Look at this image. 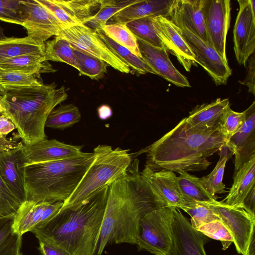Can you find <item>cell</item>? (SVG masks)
Here are the masks:
<instances>
[{
    "label": "cell",
    "instance_id": "cell-48",
    "mask_svg": "<svg viewBox=\"0 0 255 255\" xmlns=\"http://www.w3.org/2000/svg\"><path fill=\"white\" fill-rule=\"evenodd\" d=\"M16 128L13 123L3 115L0 116V137H6Z\"/></svg>",
    "mask_w": 255,
    "mask_h": 255
},
{
    "label": "cell",
    "instance_id": "cell-34",
    "mask_svg": "<svg viewBox=\"0 0 255 255\" xmlns=\"http://www.w3.org/2000/svg\"><path fill=\"white\" fill-rule=\"evenodd\" d=\"M81 118V113L75 105H62L50 112L46 121L45 127L64 129L79 122Z\"/></svg>",
    "mask_w": 255,
    "mask_h": 255
},
{
    "label": "cell",
    "instance_id": "cell-29",
    "mask_svg": "<svg viewBox=\"0 0 255 255\" xmlns=\"http://www.w3.org/2000/svg\"><path fill=\"white\" fill-rule=\"evenodd\" d=\"M99 36L109 47L111 50L133 72L138 74L151 73L155 74L152 69L142 58L134 55L128 48L120 45L109 38L102 29L95 30Z\"/></svg>",
    "mask_w": 255,
    "mask_h": 255
},
{
    "label": "cell",
    "instance_id": "cell-6",
    "mask_svg": "<svg viewBox=\"0 0 255 255\" xmlns=\"http://www.w3.org/2000/svg\"><path fill=\"white\" fill-rule=\"evenodd\" d=\"M128 151L120 147L113 149L107 145L96 147L93 150L94 161L60 209H78L102 188L124 176L131 162Z\"/></svg>",
    "mask_w": 255,
    "mask_h": 255
},
{
    "label": "cell",
    "instance_id": "cell-10",
    "mask_svg": "<svg viewBox=\"0 0 255 255\" xmlns=\"http://www.w3.org/2000/svg\"><path fill=\"white\" fill-rule=\"evenodd\" d=\"M24 27L27 36L42 44L57 36L65 28L54 15L37 0H20Z\"/></svg>",
    "mask_w": 255,
    "mask_h": 255
},
{
    "label": "cell",
    "instance_id": "cell-23",
    "mask_svg": "<svg viewBox=\"0 0 255 255\" xmlns=\"http://www.w3.org/2000/svg\"><path fill=\"white\" fill-rule=\"evenodd\" d=\"M173 2L174 0H138L119 11L110 20L112 23L127 24L147 16L168 18Z\"/></svg>",
    "mask_w": 255,
    "mask_h": 255
},
{
    "label": "cell",
    "instance_id": "cell-57",
    "mask_svg": "<svg viewBox=\"0 0 255 255\" xmlns=\"http://www.w3.org/2000/svg\"><path fill=\"white\" fill-rule=\"evenodd\" d=\"M2 151H3V150H0V153L1 152H2Z\"/></svg>",
    "mask_w": 255,
    "mask_h": 255
},
{
    "label": "cell",
    "instance_id": "cell-19",
    "mask_svg": "<svg viewBox=\"0 0 255 255\" xmlns=\"http://www.w3.org/2000/svg\"><path fill=\"white\" fill-rule=\"evenodd\" d=\"M168 18L178 27L186 28L210 45L205 23L203 0H174Z\"/></svg>",
    "mask_w": 255,
    "mask_h": 255
},
{
    "label": "cell",
    "instance_id": "cell-35",
    "mask_svg": "<svg viewBox=\"0 0 255 255\" xmlns=\"http://www.w3.org/2000/svg\"><path fill=\"white\" fill-rule=\"evenodd\" d=\"M73 49L80 75L95 80L105 76L108 66L105 61L78 49Z\"/></svg>",
    "mask_w": 255,
    "mask_h": 255
},
{
    "label": "cell",
    "instance_id": "cell-5",
    "mask_svg": "<svg viewBox=\"0 0 255 255\" xmlns=\"http://www.w3.org/2000/svg\"><path fill=\"white\" fill-rule=\"evenodd\" d=\"M95 159L93 152L61 160L24 166L27 200L64 202L72 194Z\"/></svg>",
    "mask_w": 255,
    "mask_h": 255
},
{
    "label": "cell",
    "instance_id": "cell-4",
    "mask_svg": "<svg viewBox=\"0 0 255 255\" xmlns=\"http://www.w3.org/2000/svg\"><path fill=\"white\" fill-rule=\"evenodd\" d=\"M55 82L38 86L5 88L0 101L2 114L14 124L23 144L46 138L45 123L50 112L68 97L66 88Z\"/></svg>",
    "mask_w": 255,
    "mask_h": 255
},
{
    "label": "cell",
    "instance_id": "cell-33",
    "mask_svg": "<svg viewBox=\"0 0 255 255\" xmlns=\"http://www.w3.org/2000/svg\"><path fill=\"white\" fill-rule=\"evenodd\" d=\"M138 0H100L98 11L87 22L85 25L94 30L102 29L109 20L125 7Z\"/></svg>",
    "mask_w": 255,
    "mask_h": 255
},
{
    "label": "cell",
    "instance_id": "cell-15",
    "mask_svg": "<svg viewBox=\"0 0 255 255\" xmlns=\"http://www.w3.org/2000/svg\"><path fill=\"white\" fill-rule=\"evenodd\" d=\"M238 11L233 30L234 49L240 65L246 66L255 50V14L250 0H238Z\"/></svg>",
    "mask_w": 255,
    "mask_h": 255
},
{
    "label": "cell",
    "instance_id": "cell-11",
    "mask_svg": "<svg viewBox=\"0 0 255 255\" xmlns=\"http://www.w3.org/2000/svg\"><path fill=\"white\" fill-rule=\"evenodd\" d=\"M230 0H203L206 31L211 46L227 63L226 38L231 19Z\"/></svg>",
    "mask_w": 255,
    "mask_h": 255
},
{
    "label": "cell",
    "instance_id": "cell-56",
    "mask_svg": "<svg viewBox=\"0 0 255 255\" xmlns=\"http://www.w3.org/2000/svg\"><path fill=\"white\" fill-rule=\"evenodd\" d=\"M18 255H22V254L20 253Z\"/></svg>",
    "mask_w": 255,
    "mask_h": 255
},
{
    "label": "cell",
    "instance_id": "cell-54",
    "mask_svg": "<svg viewBox=\"0 0 255 255\" xmlns=\"http://www.w3.org/2000/svg\"><path fill=\"white\" fill-rule=\"evenodd\" d=\"M5 92V89L0 85V97L3 96Z\"/></svg>",
    "mask_w": 255,
    "mask_h": 255
},
{
    "label": "cell",
    "instance_id": "cell-1",
    "mask_svg": "<svg viewBox=\"0 0 255 255\" xmlns=\"http://www.w3.org/2000/svg\"><path fill=\"white\" fill-rule=\"evenodd\" d=\"M166 205L150 192L140 176L138 160L130 170L109 185L96 253L110 244L136 245L139 223L148 212Z\"/></svg>",
    "mask_w": 255,
    "mask_h": 255
},
{
    "label": "cell",
    "instance_id": "cell-27",
    "mask_svg": "<svg viewBox=\"0 0 255 255\" xmlns=\"http://www.w3.org/2000/svg\"><path fill=\"white\" fill-rule=\"evenodd\" d=\"M0 68L27 74H41L56 70L45 59V55H25L0 62Z\"/></svg>",
    "mask_w": 255,
    "mask_h": 255
},
{
    "label": "cell",
    "instance_id": "cell-49",
    "mask_svg": "<svg viewBox=\"0 0 255 255\" xmlns=\"http://www.w3.org/2000/svg\"><path fill=\"white\" fill-rule=\"evenodd\" d=\"M243 208L252 217L255 218V187L246 197L244 202Z\"/></svg>",
    "mask_w": 255,
    "mask_h": 255
},
{
    "label": "cell",
    "instance_id": "cell-41",
    "mask_svg": "<svg viewBox=\"0 0 255 255\" xmlns=\"http://www.w3.org/2000/svg\"><path fill=\"white\" fill-rule=\"evenodd\" d=\"M245 120V111L237 112L232 110L230 106L228 107L219 123L220 128L226 137L227 144L241 128Z\"/></svg>",
    "mask_w": 255,
    "mask_h": 255
},
{
    "label": "cell",
    "instance_id": "cell-2",
    "mask_svg": "<svg viewBox=\"0 0 255 255\" xmlns=\"http://www.w3.org/2000/svg\"><path fill=\"white\" fill-rule=\"evenodd\" d=\"M226 144L219 124L210 128H197L185 118L146 148L145 166L153 171L177 173L205 170L211 164L208 158Z\"/></svg>",
    "mask_w": 255,
    "mask_h": 255
},
{
    "label": "cell",
    "instance_id": "cell-20",
    "mask_svg": "<svg viewBox=\"0 0 255 255\" xmlns=\"http://www.w3.org/2000/svg\"><path fill=\"white\" fill-rule=\"evenodd\" d=\"M245 112V123L226 145L235 155V173L255 156V102Z\"/></svg>",
    "mask_w": 255,
    "mask_h": 255
},
{
    "label": "cell",
    "instance_id": "cell-37",
    "mask_svg": "<svg viewBox=\"0 0 255 255\" xmlns=\"http://www.w3.org/2000/svg\"><path fill=\"white\" fill-rule=\"evenodd\" d=\"M152 17L147 16L136 19L126 25L136 38L153 46L165 48L154 28Z\"/></svg>",
    "mask_w": 255,
    "mask_h": 255
},
{
    "label": "cell",
    "instance_id": "cell-31",
    "mask_svg": "<svg viewBox=\"0 0 255 255\" xmlns=\"http://www.w3.org/2000/svg\"><path fill=\"white\" fill-rule=\"evenodd\" d=\"M177 182L185 198L191 202H208L218 197L211 195L202 185L200 178L187 172H178Z\"/></svg>",
    "mask_w": 255,
    "mask_h": 255
},
{
    "label": "cell",
    "instance_id": "cell-47",
    "mask_svg": "<svg viewBox=\"0 0 255 255\" xmlns=\"http://www.w3.org/2000/svg\"><path fill=\"white\" fill-rule=\"evenodd\" d=\"M38 248L42 255H72L62 249L40 241Z\"/></svg>",
    "mask_w": 255,
    "mask_h": 255
},
{
    "label": "cell",
    "instance_id": "cell-24",
    "mask_svg": "<svg viewBox=\"0 0 255 255\" xmlns=\"http://www.w3.org/2000/svg\"><path fill=\"white\" fill-rule=\"evenodd\" d=\"M255 156L245 163L234 174V182L223 201L227 205L243 208L244 201L255 187Z\"/></svg>",
    "mask_w": 255,
    "mask_h": 255
},
{
    "label": "cell",
    "instance_id": "cell-9",
    "mask_svg": "<svg viewBox=\"0 0 255 255\" xmlns=\"http://www.w3.org/2000/svg\"><path fill=\"white\" fill-rule=\"evenodd\" d=\"M207 207L216 214L230 231L236 250L245 255L251 241L255 238V218L244 208L230 206L223 201L196 202Z\"/></svg>",
    "mask_w": 255,
    "mask_h": 255
},
{
    "label": "cell",
    "instance_id": "cell-13",
    "mask_svg": "<svg viewBox=\"0 0 255 255\" xmlns=\"http://www.w3.org/2000/svg\"><path fill=\"white\" fill-rule=\"evenodd\" d=\"M181 34L200 64L210 75L217 85L226 84L232 70L228 63L209 44L183 26Z\"/></svg>",
    "mask_w": 255,
    "mask_h": 255
},
{
    "label": "cell",
    "instance_id": "cell-53",
    "mask_svg": "<svg viewBox=\"0 0 255 255\" xmlns=\"http://www.w3.org/2000/svg\"><path fill=\"white\" fill-rule=\"evenodd\" d=\"M6 37L3 33V29L0 25V40Z\"/></svg>",
    "mask_w": 255,
    "mask_h": 255
},
{
    "label": "cell",
    "instance_id": "cell-17",
    "mask_svg": "<svg viewBox=\"0 0 255 255\" xmlns=\"http://www.w3.org/2000/svg\"><path fill=\"white\" fill-rule=\"evenodd\" d=\"M154 28L164 48L177 58L185 70L189 72L196 59L181 34V29L168 18L152 17Z\"/></svg>",
    "mask_w": 255,
    "mask_h": 255
},
{
    "label": "cell",
    "instance_id": "cell-46",
    "mask_svg": "<svg viewBox=\"0 0 255 255\" xmlns=\"http://www.w3.org/2000/svg\"><path fill=\"white\" fill-rule=\"evenodd\" d=\"M255 53H254L248 59V66L247 74L245 80L242 82L240 81L241 84L247 86L249 89V92L254 95L255 94Z\"/></svg>",
    "mask_w": 255,
    "mask_h": 255
},
{
    "label": "cell",
    "instance_id": "cell-16",
    "mask_svg": "<svg viewBox=\"0 0 255 255\" xmlns=\"http://www.w3.org/2000/svg\"><path fill=\"white\" fill-rule=\"evenodd\" d=\"M82 146L67 144L55 139L46 138L21 148V161L24 166L66 159L79 155Z\"/></svg>",
    "mask_w": 255,
    "mask_h": 255
},
{
    "label": "cell",
    "instance_id": "cell-51",
    "mask_svg": "<svg viewBox=\"0 0 255 255\" xmlns=\"http://www.w3.org/2000/svg\"><path fill=\"white\" fill-rule=\"evenodd\" d=\"M99 117L102 120H106L112 115V111L111 107L106 105L101 106L98 109Z\"/></svg>",
    "mask_w": 255,
    "mask_h": 255
},
{
    "label": "cell",
    "instance_id": "cell-22",
    "mask_svg": "<svg viewBox=\"0 0 255 255\" xmlns=\"http://www.w3.org/2000/svg\"><path fill=\"white\" fill-rule=\"evenodd\" d=\"M21 148L0 153V177L12 193L22 203L27 198Z\"/></svg>",
    "mask_w": 255,
    "mask_h": 255
},
{
    "label": "cell",
    "instance_id": "cell-40",
    "mask_svg": "<svg viewBox=\"0 0 255 255\" xmlns=\"http://www.w3.org/2000/svg\"><path fill=\"white\" fill-rule=\"evenodd\" d=\"M196 230L208 238L220 241L223 250L227 249L233 243L231 234L220 219L203 225Z\"/></svg>",
    "mask_w": 255,
    "mask_h": 255
},
{
    "label": "cell",
    "instance_id": "cell-32",
    "mask_svg": "<svg viewBox=\"0 0 255 255\" xmlns=\"http://www.w3.org/2000/svg\"><path fill=\"white\" fill-rule=\"evenodd\" d=\"M45 57L46 61L64 62L78 69L73 47L67 40L59 36L45 43Z\"/></svg>",
    "mask_w": 255,
    "mask_h": 255
},
{
    "label": "cell",
    "instance_id": "cell-38",
    "mask_svg": "<svg viewBox=\"0 0 255 255\" xmlns=\"http://www.w3.org/2000/svg\"><path fill=\"white\" fill-rule=\"evenodd\" d=\"M221 153L220 158L212 171L208 175L200 178L203 187L213 196L218 197L216 194L227 192L223 182L224 171L228 156L225 151Z\"/></svg>",
    "mask_w": 255,
    "mask_h": 255
},
{
    "label": "cell",
    "instance_id": "cell-45",
    "mask_svg": "<svg viewBox=\"0 0 255 255\" xmlns=\"http://www.w3.org/2000/svg\"><path fill=\"white\" fill-rule=\"evenodd\" d=\"M37 1L50 11L54 16L66 27L79 25L69 16L55 1V0H37Z\"/></svg>",
    "mask_w": 255,
    "mask_h": 255
},
{
    "label": "cell",
    "instance_id": "cell-3",
    "mask_svg": "<svg viewBox=\"0 0 255 255\" xmlns=\"http://www.w3.org/2000/svg\"><path fill=\"white\" fill-rule=\"evenodd\" d=\"M106 186L76 210L60 209L32 232L39 241L72 255L97 252L108 192Z\"/></svg>",
    "mask_w": 255,
    "mask_h": 255
},
{
    "label": "cell",
    "instance_id": "cell-39",
    "mask_svg": "<svg viewBox=\"0 0 255 255\" xmlns=\"http://www.w3.org/2000/svg\"><path fill=\"white\" fill-rule=\"evenodd\" d=\"M41 74H27L0 68V85L4 88L43 85Z\"/></svg>",
    "mask_w": 255,
    "mask_h": 255
},
{
    "label": "cell",
    "instance_id": "cell-42",
    "mask_svg": "<svg viewBox=\"0 0 255 255\" xmlns=\"http://www.w3.org/2000/svg\"><path fill=\"white\" fill-rule=\"evenodd\" d=\"M191 217V224L195 229L211 221L220 220L218 216L207 207L198 202L190 207L181 208Z\"/></svg>",
    "mask_w": 255,
    "mask_h": 255
},
{
    "label": "cell",
    "instance_id": "cell-43",
    "mask_svg": "<svg viewBox=\"0 0 255 255\" xmlns=\"http://www.w3.org/2000/svg\"><path fill=\"white\" fill-rule=\"evenodd\" d=\"M20 0H0V20L22 25Z\"/></svg>",
    "mask_w": 255,
    "mask_h": 255
},
{
    "label": "cell",
    "instance_id": "cell-7",
    "mask_svg": "<svg viewBox=\"0 0 255 255\" xmlns=\"http://www.w3.org/2000/svg\"><path fill=\"white\" fill-rule=\"evenodd\" d=\"M173 206L154 209L141 219L136 238L138 250L155 255H167L172 244Z\"/></svg>",
    "mask_w": 255,
    "mask_h": 255
},
{
    "label": "cell",
    "instance_id": "cell-25",
    "mask_svg": "<svg viewBox=\"0 0 255 255\" xmlns=\"http://www.w3.org/2000/svg\"><path fill=\"white\" fill-rule=\"evenodd\" d=\"M230 106L228 99L218 98L210 103L197 105L189 112L186 121L197 128H210L219 124L222 116Z\"/></svg>",
    "mask_w": 255,
    "mask_h": 255
},
{
    "label": "cell",
    "instance_id": "cell-21",
    "mask_svg": "<svg viewBox=\"0 0 255 255\" xmlns=\"http://www.w3.org/2000/svg\"><path fill=\"white\" fill-rule=\"evenodd\" d=\"M142 58L158 75L180 87H190L187 78L173 65L165 48L153 46L136 38Z\"/></svg>",
    "mask_w": 255,
    "mask_h": 255
},
{
    "label": "cell",
    "instance_id": "cell-14",
    "mask_svg": "<svg viewBox=\"0 0 255 255\" xmlns=\"http://www.w3.org/2000/svg\"><path fill=\"white\" fill-rule=\"evenodd\" d=\"M172 244L167 255H207L204 245L208 237L194 228L179 209L173 207Z\"/></svg>",
    "mask_w": 255,
    "mask_h": 255
},
{
    "label": "cell",
    "instance_id": "cell-50",
    "mask_svg": "<svg viewBox=\"0 0 255 255\" xmlns=\"http://www.w3.org/2000/svg\"><path fill=\"white\" fill-rule=\"evenodd\" d=\"M23 144L11 138L0 137V150H9L21 147Z\"/></svg>",
    "mask_w": 255,
    "mask_h": 255
},
{
    "label": "cell",
    "instance_id": "cell-12",
    "mask_svg": "<svg viewBox=\"0 0 255 255\" xmlns=\"http://www.w3.org/2000/svg\"><path fill=\"white\" fill-rule=\"evenodd\" d=\"M140 176L151 194L167 206L181 209L192 207L196 203L189 201L183 196L173 171H153L145 166Z\"/></svg>",
    "mask_w": 255,
    "mask_h": 255
},
{
    "label": "cell",
    "instance_id": "cell-26",
    "mask_svg": "<svg viewBox=\"0 0 255 255\" xmlns=\"http://www.w3.org/2000/svg\"><path fill=\"white\" fill-rule=\"evenodd\" d=\"M45 55V44L28 36L6 37L0 40V62L25 55Z\"/></svg>",
    "mask_w": 255,
    "mask_h": 255
},
{
    "label": "cell",
    "instance_id": "cell-18",
    "mask_svg": "<svg viewBox=\"0 0 255 255\" xmlns=\"http://www.w3.org/2000/svg\"><path fill=\"white\" fill-rule=\"evenodd\" d=\"M63 204L62 201L26 200L14 215L13 225L14 231L21 236L26 232H32L57 212Z\"/></svg>",
    "mask_w": 255,
    "mask_h": 255
},
{
    "label": "cell",
    "instance_id": "cell-52",
    "mask_svg": "<svg viewBox=\"0 0 255 255\" xmlns=\"http://www.w3.org/2000/svg\"><path fill=\"white\" fill-rule=\"evenodd\" d=\"M250 3L252 11L255 14V0H250Z\"/></svg>",
    "mask_w": 255,
    "mask_h": 255
},
{
    "label": "cell",
    "instance_id": "cell-8",
    "mask_svg": "<svg viewBox=\"0 0 255 255\" xmlns=\"http://www.w3.org/2000/svg\"><path fill=\"white\" fill-rule=\"evenodd\" d=\"M57 36L67 40L72 47L105 61L108 66L119 72L126 74L132 72L129 67L111 50L95 30L85 25L64 28Z\"/></svg>",
    "mask_w": 255,
    "mask_h": 255
},
{
    "label": "cell",
    "instance_id": "cell-30",
    "mask_svg": "<svg viewBox=\"0 0 255 255\" xmlns=\"http://www.w3.org/2000/svg\"><path fill=\"white\" fill-rule=\"evenodd\" d=\"M14 215L0 216V255L20 253L21 237L13 228Z\"/></svg>",
    "mask_w": 255,
    "mask_h": 255
},
{
    "label": "cell",
    "instance_id": "cell-44",
    "mask_svg": "<svg viewBox=\"0 0 255 255\" xmlns=\"http://www.w3.org/2000/svg\"><path fill=\"white\" fill-rule=\"evenodd\" d=\"M21 204L0 177V216L14 215Z\"/></svg>",
    "mask_w": 255,
    "mask_h": 255
},
{
    "label": "cell",
    "instance_id": "cell-55",
    "mask_svg": "<svg viewBox=\"0 0 255 255\" xmlns=\"http://www.w3.org/2000/svg\"><path fill=\"white\" fill-rule=\"evenodd\" d=\"M4 108H3L2 105V104H1V102L0 101V113L1 114H2L4 112Z\"/></svg>",
    "mask_w": 255,
    "mask_h": 255
},
{
    "label": "cell",
    "instance_id": "cell-28",
    "mask_svg": "<svg viewBox=\"0 0 255 255\" xmlns=\"http://www.w3.org/2000/svg\"><path fill=\"white\" fill-rule=\"evenodd\" d=\"M79 25H85L98 11L100 0H55Z\"/></svg>",
    "mask_w": 255,
    "mask_h": 255
},
{
    "label": "cell",
    "instance_id": "cell-36",
    "mask_svg": "<svg viewBox=\"0 0 255 255\" xmlns=\"http://www.w3.org/2000/svg\"><path fill=\"white\" fill-rule=\"evenodd\" d=\"M102 30L115 42L142 58L136 37L126 24L110 23L104 26Z\"/></svg>",
    "mask_w": 255,
    "mask_h": 255
}]
</instances>
